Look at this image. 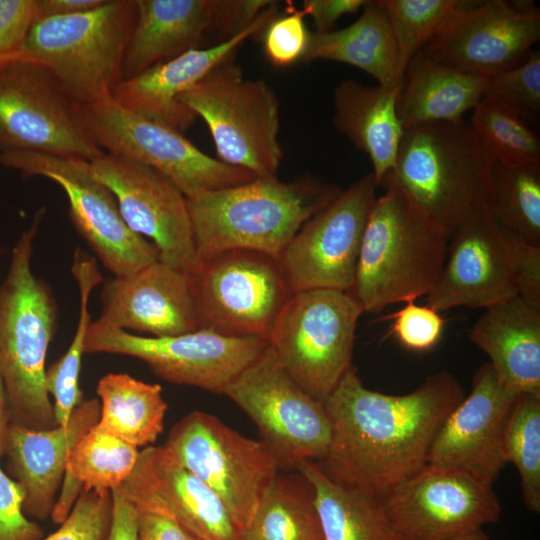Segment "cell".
<instances>
[{"label":"cell","mask_w":540,"mask_h":540,"mask_svg":"<svg viewBox=\"0 0 540 540\" xmlns=\"http://www.w3.org/2000/svg\"><path fill=\"white\" fill-rule=\"evenodd\" d=\"M363 310L345 291L293 293L268 338L281 367L314 399L324 403L352 366L357 322Z\"/></svg>","instance_id":"8"},{"label":"cell","mask_w":540,"mask_h":540,"mask_svg":"<svg viewBox=\"0 0 540 540\" xmlns=\"http://www.w3.org/2000/svg\"><path fill=\"white\" fill-rule=\"evenodd\" d=\"M502 451L520 477L526 508L540 511V394L517 395L504 423Z\"/></svg>","instance_id":"37"},{"label":"cell","mask_w":540,"mask_h":540,"mask_svg":"<svg viewBox=\"0 0 540 540\" xmlns=\"http://www.w3.org/2000/svg\"><path fill=\"white\" fill-rule=\"evenodd\" d=\"M45 213L39 208L20 235L0 285V378L10 419L36 431L57 426L45 387V362L58 310L51 286L32 270L34 241Z\"/></svg>","instance_id":"2"},{"label":"cell","mask_w":540,"mask_h":540,"mask_svg":"<svg viewBox=\"0 0 540 540\" xmlns=\"http://www.w3.org/2000/svg\"><path fill=\"white\" fill-rule=\"evenodd\" d=\"M10 410L6 392L0 378V458L3 456L8 427L10 425Z\"/></svg>","instance_id":"51"},{"label":"cell","mask_w":540,"mask_h":540,"mask_svg":"<svg viewBox=\"0 0 540 540\" xmlns=\"http://www.w3.org/2000/svg\"><path fill=\"white\" fill-rule=\"evenodd\" d=\"M99 416V400L92 398L82 399L65 426L36 431L10 422L3 455L8 475L24 492L27 516L37 520L51 516L69 452Z\"/></svg>","instance_id":"26"},{"label":"cell","mask_w":540,"mask_h":540,"mask_svg":"<svg viewBox=\"0 0 540 540\" xmlns=\"http://www.w3.org/2000/svg\"><path fill=\"white\" fill-rule=\"evenodd\" d=\"M532 127L540 124V51L532 50L519 65L488 76L484 95Z\"/></svg>","instance_id":"40"},{"label":"cell","mask_w":540,"mask_h":540,"mask_svg":"<svg viewBox=\"0 0 540 540\" xmlns=\"http://www.w3.org/2000/svg\"><path fill=\"white\" fill-rule=\"evenodd\" d=\"M463 0H378L394 32L404 75L410 59L440 32Z\"/></svg>","instance_id":"39"},{"label":"cell","mask_w":540,"mask_h":540,"mask_svg":"<svg viewBox=\"0 0 540 540\" xmlns=\"http://www.w3.org/2000/svg\"><path fill=\"white\" fill-rule=\"evenodd\" d=\"M504 230L509 245L516 294L528 304L540 309V245L528 243L517 234Z\"/></svg>","instance_id":"44"},{"label":"cell","mask_w":540,"mask_h":540,"mask_svg":"<svg viewBox=\"0 0 540 540\" xmlns=\"http://www.w3.org/2000/svg\"><path fill=\"white\" fill-rule=\"evenodd\" d=\"M0 164L25 177H45L62 188L69 217L103 266L127 276L159 260L153 243L124 222L113 193L94 177L90 161L35 152H0Z\"/></svg>","instance_id":"14"},{"label":"cell","mask_w":540,"mask_h":540,"mask_svg":"<svg viewBox=\"0 0 540 540\" xmlns=\"http://www.w3.org/2000/svg\"><path fill=\"white\" fill-rule=\"evenodd\" d=\"M24 492L0 467V540H40L41 527L23 511Z\"/></svg>","instance_id":"46"},{"label":"cell","mask_w":540,"mask_h":540,"mask_svg":"<svg viewBox=\"0 0 540 540\" xmlns=\"http://www.w3.org/2000/svg\"><path fill=\"white\" fill-rule=\"evenodd\" d=\"M486 208L502 228L540 245V164L495 162Z\"/></svg>","instance_id":"36"},{"label":"cell","mask_w":540,"mask_h":540,"mask_svg":"<svg viewBox=\"0 0 540 540\" xmlns=\"http://www.w3.org/2000/svg\"><path fill=\"white\" fill-rule=\"evenodd\" d=\"M516 295L506 232L482 206L451 233L426 305L440 313L455 307L486 309Z\"/></svg>","instance_id":"21"},{"label":"cell","mask_w":540,"mask_h":540,"mask_svg":"<svg viewBox=\"0 0 540 540\" xmlns=\"http://www.w3.org/2000/svg\"><path fill=\"white\" fill-rule=\"evenodd\" d=\"M105 0H36V18L71 15L100 6Z\"/></svg>","instance_id":"50"},{"label":"cell","mask_w":540,"mask_h":540,"mask_svg":"<svg viewBox=\"0 0 540 540\" xmlns=\"http://www.w3.org/2000/svg\"><path fill=\"white\" fill-rule=\"evenodd\" d=\"M469 338L488 355L505 389L540 394V309L511 297L486 308Z\"/></svg>","instance_id":"27"},{"label":"cell","mask_w":540,"mask_h":540,"mask_svg":"<svg viewBox=\"0 0 540 540\" xmlns=\"http://www.w3.org/2000/svg\"><path fill=\"white\" fill-rule=\"evenodd\" d=\"M242 540H323L313 491L303 475H276Z\"/></svg>","instance_id":"34"},{"label":"cell","mask_w":540,"mask_h":540,"mask_svg":"<svg viewBox=\"0 0 540 540\" xmlns=\"http://www.w3.org/2000/svg\"><path fill=\"white\" fill-rule=\"evenodd\" d=\"M539 39L540 11L530 1H462L422 52L488 77L521 64Z\"/></svg>","instance_id":"18"},{"label":"cell","mask_w":540,"mask_h":540,"mask_svg":"<svg viewBox=\"0 0 540 540\" xmlns=\"http://www.w3.org/2000/svg\"><path fill=\"white\" fill-rule=\"evenodd\" d=\"M90 168L113 193L129 229L154 244L160 261L187 272L199 265L187 198L174 183L147 165L106 152Z\"/></svg>","instance_id":"20"},{"label":"cell","mask_w":540,"mask_h":540,"mask_svg":"<svg viewBox=\"0 0 540 540\" xmlns=\"http://www.w3.org/2000/svg\"><path fill=\"white\" fill-rule=\"evenodd\" d=\"M137 536L138 540H200L172 519L147 511H137Z\"/></svg>","instance_id":"48"},{"label":"cell","mask_w":540,"mask_h":540,"mask_svg":"<svg viewBox=\"0 0 540 540\" xmlns=\"http://www.w3.org/2000/svg\"><path fill=\"white\" fill-rule=\"evenodd\" d=\"M295 468L312 488L323 540H401L378 497L334 481L313 461Z\"/></svg>","instance_id":"31"},{"label":"cell","mask_w":540,"mask_h":540,"mask_svg":"<svg viewBox=\"0 0 540 540\" xmlns=\"http://www.w3.org/2000/svg\"><path fill=\"white\" fill-rule=\"evenodd\" d=\"M485 76L465 73L422 51L406 66L397 113L403 129L437 122H459L484 95Z\"/></svg>","instance_id":"29"},{"label":"cell","mask_w":540,"mask_h":540,"mask_svg":"<svg viewBox=\"0 0 540 540\" xmlns=\"http://www.w3.org/2000/svg\"><path fill=\"white\" fill-rule=\"evenodd\" d=\"M3 254V249L0 247V257L2 256Z\"/></svg>","instance_id":"53"},{"label":"cell","mask_w":540,"mask_h":540,"mask_svg":"<svg viewBox=\"0 0 540 540\" xmlns=\"http://www.w3.org/2000/svg\"><path fill=\"white\" fill-rule=\"evenodd\" d=\"M199 329L266 339L292 295L279 260L245 249L226 250L189 272Z\"/></svg>","instance_id":"11"},{"label":"cell","mask_w":540,"mask_h":540,"mask_svg":"<svg viewBox=\"0 0 540 540\" xmlns=\"http://www.w3.org/2000/svg\"><path fill=\"white\" fill-rule=\"evenodd\" d=\"M516 397L500 384L489 362L482 364L470 393L437 431L426 464L459 470L492 486L507 464L502 432Z\"/></svg>","instance_id":"22"},{"label":"cell","mask_w":540,"mask_h":540,"mask_svg":"<svg viewBox=\"0 0 540 540\" xmlns=\"http://www.w3.org/2000/svg\"><path fill=\"white\" fill-rule=\"evenodd\" d=\"M163 447L219 497L242 531L280 469L261 440L247 438L202 411L182 417Z\"/></svg>","instance_id":"9"},{"label":"cell","mask_w":540,"mask_h":540,"mask_svg":"<svg viewBox=\"0 0 540 540\" xmlns=\"http://www.w3.org/2000/svg\"><path fill=\"white\" fill-rule=\"evenodd\" d=\"M390 320V334L405 348L425 352L434 348L442 338L445 319L428 305L408 301L405 305L382 318Z\"/></svg>","instance_id":"42"},{"label":"cell","mask_w":540,"mask_h":540,"mask_svg":"<svg viewBox=\"0 0 540 540\" xmlns=\"http://www.w3.org/2000/svg\"><path fill=\"white\" fill-rule=\"evenodd\" d=\"M71 271L80 295L77 328L67 351L45 372V387L49 396L53 397L54 415L59 426L68 423L74 409L82 401L79 376L82 356L85 354L86 334L91 322L88 303L93 289L102 282L96 262L80 250L74 254Z\"/></svg>","instance_id":"35"},{"label":"cell","mask_w":540,"mask_h":540,"mask_svg":"<svg viewBox=\"0 0 540 540\" xmlns=\"http://www.w3.org/2000/svg\"><path fill=\"white\" fill-rule=\"evenodd\" d=\"M469 123L495 162L540 164V138L534 127L493 99L483 96Z\"/></svg>","instance_id":"38"},{"label":"cell","mask_w":540,"mask_h":540,"mask_svg":"<svg viewBox=\"0 0 540 540\" xmlns=\"http://www.w3.org/2000/svg\"><path fill=\"white\" fill-rule=\"evenodd\" d=\"M495 161L469 121L437 122L404 130L393 171L383 186L450 238L473 211L486 206Z\"/></svg>","instance_id":"4"},{"label":"cell","mask_w":540,"mask_h":540,"mask_svg":"<svg viewBox=\"0 0 540 540\" xmlns=\"http://www.w3.org/2000/svg\"><path fill=\"white\" fill-rule=\"evenodd\" d=\"M136 20L122 65V79L200 47L219 44L249 26L269 0H135Z\"/></svg>","instance_id":"19"},{"label":"cell","mask_w":540,"mask_h":540,"mask_svg":"<svg viewBox=\"0 0 540 540\" xmlns=\"http://www.w3.org/2000/svg\"><path fill=\"white\" fill-rule=\"evenodd\" d=\"M377 197L348 291L363 313L427 296L441 275L449 237L421 216L394 186Z\"/></svg>","instance_id":"5"},{"label":"cell","mask_w":540,"mask_h":540,"mask_svg":"<svg viewBox=\"0 0 540 540\" xmlns=\"http://www.w3.org/2000/svg\"><path fill=\"white\" fill-rule=\"evenodd\" d=\"M81 110L93 139L104 152L155 169L186 198L256 178L205 154L181 132L127 110L111 95L81 106Z\"/></svg>","instance_id":"10"},{"label":"cell","mask_w":540,"mask_h":540,"mask_svg":"<svg viewBox=\"0 0 540 540\" xmlns=\"http://www.w3.org/2000/svg\"><path fill=\"white\" fill-rule=\"evenodd\" d=\"M267 346L263 338L228 336L209 329L149 337L99 318L90 322L85 339V353L134 357L163 380L220 394Z\"/></svg>","instance_id":"13"},{"label":"cell","mask_w":540,"mask_h":540,"mask_svg":"<svg viewBox=\"0 0 540 540\" xmlns=\"http://www.w3.org/2000/svg\"><path fill=\"white\" fill-rule=\"evenodd\" d=\"M402 86H365L349 79L333 92V125L368 155L377 185L393 171L404 134L397 113Z\"/></svg>","instance_id":"28"},{"label":"cell","mask_w":540,"mask_h":540,"mask_svg":"<svg viewBox=\"0 0 540 540\" xmlns=\"http://www.w3.org/2000/svg\"><path fill=\"white\" fill-rule=\"evenodd\" d=\"M223 394L253 420L280 467L326 456L332 427L324 404L289 377L269 344Z\"/></svg>","instance_id":"15"},{"label":"cell","mask_w":540,"mask_h":540,"mask_svg":"<svg viewBox=\"0 0 540 540\" xmlns=\"http://www.w3.org/2000/svg\"><path fill=\"white\" fill-rule=\"evenodd\" d=\"M367 0H304L302 9L310 16L315 33L334 30L337 21L344 15L353 14L363 8Z\"/></svg>","instance_id":"47"},{"label":"cell","mask_w":540,"mask_h":540,"mask_svg":"<svg viewBox=\"0 0 540 540\" xmlns=\"http://www.w3.org/2000/svg\"><path fill=\"white\" fill-rule=\"evenodd\" d=\"M138 448L95 426L70 450L60 496L51 518L61 524L69 515L81 490L111 492L133 471Z\"/></svg>","instance_id":"32"},{"label":"cell","mask_w":540,"mask_h":540,"mask_svg":"<svg viewBox=\"0 0 540 540\" xmlns=\"http://www.w3.org/2000/svg\"><path fill=\"white\" fill-rule=\"evenodd\" d=\"M99 319L138 335L169 337L199 329L189 272L155 261L103 282Z\"/></svg>","instance_id":"24"},{"label":"cell","mask_w":540,"mask_h":540,"mask_svg":"<svg viewBox=\"0 0 540 540\" xmlns=\"http://www.w3.org/2000/svg\"><path fill=\"white\" fill-rule=\"evenodd\" d=\"M118 488L137 511L166 516L200 540H242V530L219 497L163 446L140 451Z\"/></svg>","instance_id":"23"},{"label":"cell","mask_w":540,"mask_h":540,"mask_svg":"<svg viewBox=\"0 0 540 540\" xmlns=\"http://www.w3.org/2000/svg\"><path fill=\"white\" fill-rule=\"evenodd\" d=\"M96 391L98 429L137 448L154 443L162 433L167 404L159 384L127 373H109L99 380Z\"/></svg>","instance_id":"33"},{"label":"cell","mask_w":540,"mask_h":540,"mask_svg":"<svg viewBox=\"0 0 540 540\" xmlns=\"http://www.w3.org/2000/svg\"><path fill=\"white\" fill-rule=\"evenodd\" d=\"M112 507L111 492L81 490L60 527L40 540H107Z\"/></svg>","instance_id":"41"},{"label":"cell","mask_w":540,"mask_h":540,"mask_svg":"<svg viewBox=\"0 0 540 540\" xmlns=\"http://www.w3.org/2000/svg\"><path fill=\"white\" fill-rule=\"evenodd\" d=\"M358 19L328 33H310L302 61L328 60L363 70L379 85H403L397 41L378 0H367Z\"/></svg>","instance_id":"30"},{"label":"cell","mask_w":540,"mask_h":540,"mask_svg":"<svg viewBox=\"0 0 540 540\" xmlns=\"http://www.w3.org/2000/svg\"><path fill=\"white\" fill-rule=\"evenodd\" d=\"M179 101L207 124L218 160L256 178L277 177L282 160L280 107L267 82L246 79L230 58Z\"/></svg>","instance_id":"7"},{"label":"cell","mask_w":540,"mask_h":540,"mask_svg":"<svg viewBox=\"0 0 540 540\" xmlns=\"http://www.w3.org/2000/svg\"><path fill=\"white\" fill-rule=\"evenodd\" d=\"M305 11L293 5L284 15L274 17L263 30V49L275 67H287L303 59L310 33L305 25Z\"/></svg>","instance_id":"43"},{"label":"cell","mask_w":540,"mask_h":540,"mask_svg":"<svg viewBox=\"0 0 540 540\" xmlns=\"http://www.w3.org/2000/svg\"><path fill=\"white\" fill-rule=\"evenodd\" d=\"M35 18L36 0H0V66L21 57Z\"/></svg>","instance_id":"45"},{"label":"cell","mask_w":540,"mask_h":540,"mask_svg":"<svg viewBox=\"0 0 540 540\" xmlns=\"http://www.w3.org/2000/svg\"><path fill=\"white\" fill-rule=\"evenodd\" d=\"M112 521L107 540H138L137 511L119 488L111 491Z\"/></svg>","instance_id":"49"},{"label":"cell","mask_w":540,"mask_h":540,"mask_svg":"<svg viewBox=\"0 0 540 540\" xmlns=\"http://www.w3.org/2000/svg\"><path fill=\"white\" fill-rule=\"evenodd\" d=\"M23 151L87 161L105 152L81 106L38 63L18 58L0 66V152Z\"/></svg>","instance_id":"12"},{"label":"cell","mask_w":540,"mask_h":540,"mask_svg":"<svg viewBox=\"0 0 540 540\" xmlns=\"http://www.w3.org/2000/svg\"><path fill=\"white\" fill-rule=\"evenodd\" d=\"M377 186L372 173L363 176L298 230L278 259L292 294L351 289Z\"/></svg>","instance_id":"16"},{"label":"cell","mask_w":540,"mask_h":540,"mask_svg":"<svg viewBox=\"0 0 540 540\" xmlns=\"http://www.w3.org/2000/svg\"><path fill=\"white\" fill-rule=\"evenodd\" d=\"M449 540H489L482 529H476Z\"/></svg>","instance_id":"52"},{"label":"cell","mask_w":540,"mask_h":540,"mask_svg":"<svg viewBox=\"0 0 540 540\" xmlns=\"http://www.w3.org/2000/svg\"><path fill=\"white\" fill-rule=\"evenodd\" d=\"M341 191L313 178H255L187 198L199 261L245 249L279 259L292 238Z\"/></svg>","instance_id":"3"},{"label":"cell","mask_w":540,"mask_h":540,"mask_svg":"<svg viewBox=\"0 0 540 540\" xmlns=\"http://www.w3.org/2000/svg\"><path fill=\"white\" fill-rule=\"evenodd\" d=\"M277 8V2L273 1L244 30L219 44L188 50L134 77L120 80L111 92L112 98L129 111L184 132L194 123L196 115L179 97L232 58L244 41L262 32L276 16Z\"/></svg>","instance_id":"25"},{"label":"cell","mask_w":540,"mask_h":540,"mask_svg":"<svg viewBox=\"0 0 540 540\" xmlns=\"http://www.w3.org/2000/svg\"><path fill=\"white\" fill-rule=\"evenodd\" d=\"M135 20V0H105L86 12L37 18L20 58L41 65L72 101L85 106L111 95L122 80Z\"/></svg>","instance_id":"6"},{"label":"cell","mask_w":540,"mask_h":540,"mask_svg":"<svg viewBox=\"0 0 540 540\" xmlns=\"http://www.w3.org/2000/svg\"><path fill=\"white\" fill-rule=\"evenodd\" d=\"M463 398L446 370L408 394L388 395L366 388L351 366L323 403L332 434L320 467L334 481L379 497L426 465L437 431Z\"/></svg>","instance_id":"1"},{"label":"cell","mask_w":540,"mask_h":540,"mask_svg":"<svg viewBox=\"0 0 540 540\" xmlns=\"http://www.w3.org/2000/svg\"><path fill=\"white\" fill-rule=\"evenodd\" d=\"M378 499L401 540H449L496 522L501 514L492 486L428 464Z\"/></svg>","instance_id":"17"}]
</instances>
